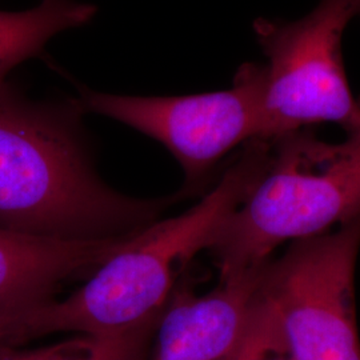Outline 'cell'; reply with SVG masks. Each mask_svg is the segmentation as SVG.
<instances>
[{
	"label": "cell",
	"instance_id": "cell-1",
	"mask_svg": "<svg viewBox=\"0 0 360 360\" xmlns=\"http://www.w3.org/2000/svg\"><path fill=\"white\" fill-rule=\"evenodd\" d=\"M75 101L34 102L0 91V229L90 242L131 236L158 221L180 193L138 199L107 186L91 160Z\"/></svg>",
	"mask_w": 360,
	"mask_h": 360
},
{
	"label": "cell",
	"instance_id": "cell-2",
	"mask_svg": "<svg viewBox=\"0 0 360 360\" xmlns=\"http://www.w3.org/2000/svg\"><path fill=\"white\" fill-rule=\"evenodd\" d=\"M269 153L266 139L245 143L196 206L132 236L65 300L55 299L19 315L13 322L15 343L56 333L124 334L160 316L191 259L210 250L223 224L257 186Z\"/></svg>",
	"mask_w": 360,
	"mask_h": 360
},
{
	"label": "cell",
	"instance_id": "cell-3",
	"mask_svg": "<svg viewBox=\"0 0 360 360\" xmlns=\"http://www.w3.org/2000/svg\"><path fill=\"white\" fill-rule=\"evenodd\" d=\"M269 141L262 178L210 247L220 281L266 264L284 242L360 217V127L340 143L304 129Z\"/></svg>",
	"mask_w": 360,
	"mask_h": 360
},
{
	"label": "cell",
	"instance_id": "cell-4",
	"mask_svg": "<svg viewBox=\"0 0 360 360\" xmlns=\"http://www.w3.org/2000/svg\"><path fill=\"white\" fill-rule=\"evenodd\" d=\"M360 217L267 263L257 300L292 360H360L354 275Z\"/></svg>",
	"mask_w": 360,
	"mask_h": 360
},
{
	"label": "cell",
	"instance_id": "cell-5",
	"mask_svg": "<svg viewBox=\"0 0 360 360\" xmlns=\"http://www.w3.org/2000/svg\"><path fill=\"white\" fill-rule=\"evenodd\" d=\"M360 0H322L295 22L257 19L254 30L267 58L260 139L316 123L360 127V99L348 86L342 39Z\"/></svg>",
	"mask_w": 360,
	"mask_h": 360
},
{
	"label": "cell",
	"instance_id": "cell-6",
	"mask_svg": "<svg viewBox=\"0 0 360 360\" xmlns=\"http://www.w3.org/2000/svg\"><path fill=\"white\" fill-rule=\"evenodd\" d=\"M266 65L245 63L230 90L187 96H124L82 89L86 112L111 117L162 143L186 175L180 195L199 191L231 150L260 139Z\"/></svg>",
	"mask_w": 360,
	"mask_h": 360
},
{
	"label": "cell",
	"instance_id": "cell-7",
	"mask_svg": "<svg viewBox=\"0 0 360 360\" xmlns=\"http://www.w3.org/2000/svg\"><path fill=\"white\" fill-rule=\"evenodd\" d=\"M267 263L220 281L205 295H196L191 278L183 274L158 323L150 360H231L243 342Z\"/></svg>",
	"mask_w": 360,
	"mask_h": 360
},
{
	"label": "cell",
	"instance_id": "cell-8",
	"mask_svg": "<svg viewBox=\"0 0 360 360\" xmlns=\"http://www.w3.org/2000/svg\"><path fill=\"white\" fill-rule=\"evenodd\" d=\"M132 236L67 242L0 229V322L55 300L65 284L92 274Z\"/></svg>",
	"mask_w": 360,
	"mask_h": 360
},
{
	"label": "cell",
	"instance_id": "cell-9",
	"mask_svg": "<svg viewBox=\"0 0 360 360\" xmlns=\"http://www.w3.org/2000/svg\"><path fill=\"white\" fill-rule=\"evenodd\" d=\"M95 13V6L75 0H41L22 13L0 11V91L13 68L43 55L52 37L90 23Z\"/></svg>",
	"mask_w": 360,
	"mask_h": 360
},
{
	"label": "cell",
	"instance_id": "cell-10",
	"mask_svg": "<svg viewBox=\"0 0 360 360\" xmlns=\"http://www.w3.org/2000/svg\"><path fill=\"white\" fill-rule=\"evenodd\" d=\"M160 316L124 334L80 335L39 348L3 345L0 346V360H147L150 342Z\"/></svg>",
	"mask_w": 360,
	"mask_h": 360
},
{
	"label": "cell",
	"instance_id": "cell-11",
	"mask_svg": "<svg viewBox=\"0 0 360 360\" xmlns=\"http://www.w3.org/2000/svg\"><path fill=\"white\" fill-rule=\"evenodd\" d=\"M231 360H292L279 336L263 327H250Z\"/></svg>",
	"mask_w": 360,
	"mask_h": 360
}]
</instances>
